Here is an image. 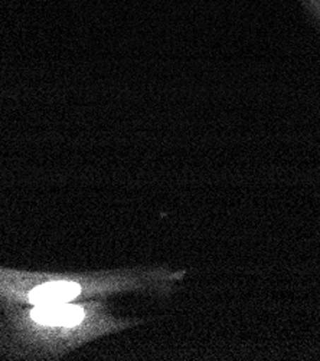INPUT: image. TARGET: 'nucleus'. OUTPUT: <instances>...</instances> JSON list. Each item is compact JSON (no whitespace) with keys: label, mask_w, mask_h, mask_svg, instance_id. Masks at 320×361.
Listing matches in <instances>:
<instances>
[{"label":"nucleus","mask_w":320,"mask_h":361,"mask_svg":"<svg viewBox=\"0 0 320 361\" xmlns=\"http://www.w3.org/2000/svg\"><path fill=\"white\" fill-rule=\"evenodd\" d=\"M185 269L120 268L91 272H37L0 267V302L65 304L138 294L169 298L185 279Z\"/></svg>","instance_id":"f03ea898"},{"label":"nucleus","mask_w":320,"mask_h":361,"mask_svg":"<svg viewBox=\"0 0 320 361\" xmlns=\"http://www.w3.org/2000/svg\"><path fill=\"white\" fill-rule=\"evenodd\" d=\"M143 322L114 315L102 298L65 304L0 302V355L59 360L84 344Z\"/></svg>","instance_id":"f257e3e1"}]
</instances>
